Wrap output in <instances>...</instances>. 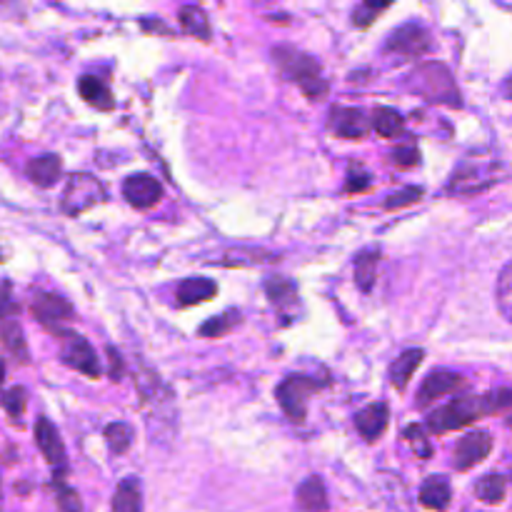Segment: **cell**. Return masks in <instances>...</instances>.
<instances>
[{
  "label": "cell",
  "instance_id": "13",
  "mask_svg": "<svg viewBox=\"0 0 512 512\" xmlns=\"http://www.w3.org/2000/svg\"><path fill=\"white\" fill-rule=\"evenodd\" d=\"M490 450H493V438H490L488 433L478 430V433L465 435V438L458 443V448H455V460H453L455 468L458 470L475 468V465L483 463V460L488 458Z\"/></svg>",
  "mask_w": 512,
  "mask_h": 512
},
{
  "label": "cell",
  "instance_id": "14",
  "mask_svg": "<svg viewBox=\"0 0 512 512\" xmlns=\"http://www.w3.org/2000/svg\"><path fill=\"white\" fill-rule=\"evenodd\" d=\"M458 388H463V375L453 373V370H438V373H430L428 378L423 380V385H420L418 405L420 408H428L430 403L455 393Z\"/></svg>",
  "mask_w": 512,
  "mask_h": 512
},
{
  "label": "cell",
  "instance_id": "42",
  "mask_svg": "<svg viewBox=\"0 0 512 512\" xmlns=\"http://www.w3.org/2000/svg\"><path fill=\"white\" fill-rule=\"evenodd\" d=\"M108 355H110V378L118 380L120 375H123V360H120V355H115L113 348L108 350Z\"/></svg>",
  "mask_w": 512,
  "mask_h": 512
},
{
  "label": "cell",
  "instance_id": "1",
  "mask_svg": "<svg viewBox=\"0 0 512 512\" xmlns=\"http://www.w3.org/2000/svg\"><path fill=\"white\" fill-rule=\"evenodd\" d=\"M410 93L420 95L428 103L448 105V108H463V98H460V90L455 85L453 73L445 68L443 63H423L418 65V70L408 75L405 80Z\"/></svg>",
  "mask_w": 512,
  "mask_h": 512
},
{
  "label": "cell",
  "instance_id": "18",
  "mask_svg": "<svg viewBox=\"0 0 512 512\" xmlns=\"http://www.w3.org/2000/svg\"><path fill=\"white\" fill-rule=\"evenodd\" d=\"M218 295V285L208 278H188L178 285V303L180 305H198L208 303Z\"/></svg>",
  "mask_w": 512,
  "mask_h": 512
},
{
  "label": "cell",
  "instance_id": "17",
  "mask_svg": "<svg viewBox=\"0 0 512 512\" xmlns=\"http://www.w3.org/2000/svg\"><path fill=\"white\" fill-rule=\"evenodd\" d=\"M78 93L80 98H83L85 103L93 105V108L113 110V90H110L103 80L95 78V75H83V78L78 80Z\"/></svg>",
  "mask_w": 512,
  "mask_h": 512
},
{
  "label": "cell",
  "instance_id": "16",
  "mask_svg": "<svg viewBox=\"0 0 512 512\" xmlns=\"http://www.w3.org/2000/svg\"><path fill=\"white\" fill-rule=\"evenodd\" d=\"M388 420H390L388 405L375 403V405H368L363 413H358V418H355V428H358V433L363 435L368 443H375V440L385 433V428H388Z\"/></svg>",
  "mask_w": 512,
  "mask_h": 512
},
{
  "label": "cell",
  "instance_id": "10",
  "mask_svg": "<svg viewBox=\"0 0 512 512\" xmlns=\"http://www.w3.org/2000/svg\"><path fill=\"white\" fill-rule=\"evenodd\" d=\"M265 293H268L270 305H273L275 313H278V318L283 320L285 325L298 315L300 298L293 280L283 278V275H273V278H268V283H265Z\"/></svg>",
  "mask_w": 512,
  "mask_h": 512
},
{
  "label": "cell",
  "instance_id": "41",
  "mask_svg": "<svg viewBox=\"0 0 512 512\" xmlns=\"http://www.w3.org/2000/svg\"><path fill=\"white\" fill-rule=\"evenodd\" d=\"M10 283H3L0 285V323L3 320H10L15 313H18V303L13 300V295H10Z\"/></svg>",
  "mask_w": 512,
  "mask_h": 512
},
{
  "label": "cell",
  "instance_id": "15",
  "mask_svg": "<svg viewBox=\"0 0 512 512\" xmlns=\"http://www.w3.org/2000/svg\"><path fill=\"white\" fill-rule=\"evenodd\" d=\"M35 443H38L43 458L48 460L53 468H58L60 473H63L65 470L63 440H60L58 430H55V425L50 423L48 418H38V423H35Z\"/></svg>",
  "mask_w": 512,
  "mask_h": 512
},
{
  "label": "cell",
  "instance_id": "3",
  "mask_svg": "<svg viewBox=\"0 0 512 512\" xmlns=\"http://www.w3.org/2000/svg\"><path fill=\"white\" fill-rule=\"evenodd\" d=\"M503 175V165L493 158H468L448 180L450 195H478L493 188Z\"/></svg>",
  "mask_w": 512,
  "mask_h": 512
},
{
  "label": "cell",
  "instance_id": "7",
  "mask_svg": "<svg viewBox=\"0 0 512 512\" xmlns=\"http://www.w3.org/2000/svg\"><path fill=\"white\" fill-rule=\"evenodd\" d=\"M385 50L398 55V58L418 60L423 58L425 53L433 50V38H430V33L420 23H405L400 25L398 30L390 33L388 43H385Z\"/></svg>",
  "mask_w": 512,
  "mask_h": 512
},
{
  "label": "cell",
  "instance_id": "21",
  "mask_svg": "<svg viewBox=\"0 0 512 512\" xmlns=\"http://www.w3.org/2000/svg\"><path fill=\"white\" fill-rule=\"evenodd\" d=\"M178 18H180V25H183L185 33H190L193 38L203 40V43H208V40L213 38L208 13H205L203 8H198V5H183Z\"/></svg>",
  "mask_w": 512,
  "mask_h": 512
},
{
  "label": "cell",
  "instance_id": "5",
  "mask_svg": "<svg viewBox=\"0 0 512 512\" xmlns=\"http://www.w3.org/2000/svg\"><path fill=\"white\" fill-rule=\"evenodd\" d=\"M320 388H323V383L308 378V375H288L275 390V398L293 423H303L305 415H308L310 395L318 393Z\"/></svg>",
  "mask_w": 512,
  "mask_h": 512
},
{
  "label": "cell",
  "instance_id": "4",
  "mask_svg": "<svg viewBox=\"0 0 512 512\" xmlns=\"http://www.w3.org/2000/svg\"><path fill=\"white\" fill-rule=\"evenodd\" d=\"M480 415H488V408H485V395L483 398H458L453 403L443 405L435 413L428 415V428L433 433H453V430L465 428L473 420H478Z\"/></svg>",
  "mask_w": 512,
  "mask_h": 512
},
{
  "label": "cell",
  "instance_id": "34",
  "mask_svg": "<svg viewBox=\"0 0 512 512\" xmlns=\"http://www.w3.org/2000/svg\"><path fill=\"white\" fill-rule=\"evenodd\" d=\"M0 405H3V410L10 418L20 420L25 413V405H28V393H25V388H10L8 393L0 398Z\"/></svg>",
  "mask_w": 512,
  "mask_h": 512
},
{
  "label": "cell",
  "instance_id": "23",
  "mask_svg": "<svg viewBox=\"0 0 512 512\" xmlns=\"http://www.w3.org/2000/svg\"><path fill=\"white\" fill-rule=\"evenodd\" d=\"M298 505L305 512H325L328 510V493L320 478H308L298 488Z\"/></svg>",
  "mask_w": 512,
  "mask_h": 512
},
{
  "label": "cell",
  "instance_id": "24",
  "mask_svg": "<svg viewBox=\"0 0 512 512\" xmlns=\"http://www.w3.org/2000/svg\"><path fill=\"white\" fill-rule=\"evenodd\" d=\"M275 260L278 258L263 248H230L223 255V260H220V265H228V268H250V265L275 263Z\"/></svg>",
  "mask_w": 512,
  "mask_h": 512
},
{
  "label": "cell",
  "instance_id": "25",
  "mask_svg": "<svg viewBox=\"0 0 512 512\" xmlns=\"http://www.w3.org/2000/svg\"><path fill=\"white\" fill-rule=\"evenodd\" d=\"M113 512H143V493L138 478H125L113 498Z\"/></svg>",
  "mask_w": 512,
  "mask_h": 512
},
{
  "label": "cell",
  "instance_id": "28",
  "mask_svg": "<svg viewBox=\"0 0 512 512\" xmlns=\"http://www.w3.org/2000/svg\"><path fill=\"white\" fill-rule=\"evenodd\" d=\"M370 123H373V128L378 130V135H383V138H395V135L403 133L405 128L403 115L393 108H378Z\"/></svg>",
  "mask_w": 512,
  "mask_h": 512
},
{
  "label": "cell",
  "instance_id": "36",
  "mask_svg": "<svg viewBox=\"0 0 512 512\" xmlns=\"http://www.w3.org/2000/svg\"><path fill=\"white\" fill-rule=\"evenodd\" d=\"M485 408L488 415H503L512 410V390H495V393L485 395Z\"/></svg>",
  "mask_w": 512,
  "mask_h": 512
},
{
  "label": "cell",
  "instance_id": "40",
  "mask_svg": "<svg viewBox=\"0 0 512 512\" xmlns=\"http://www.w3.org/2000/svg\"><path fill=\"white\" fill-rule=\"evenodd\" d=\"M55 485H58V500H60V508H63V512H80L78 493H73L70 488H65L63 480L60 478H55Z\"/></svg>",
  "mask_w": 512,
  "mask_h": 512
},
{
  "label": "cell",
  "instance_id": "32",
  "mask_svg": "<svg viewBox=\"0 0 512 512\" xmlns=\"http://www.w3.org/2000/svg\"><path fill=\"white\" fill-rule=\"evenodd\" d=\"M498 308L512 323V260L503 268L498 280Z\"/></svg>",
  "mask_w": 512,
  "mask_h": 512
},
{
  "label": "cell",
  "instance_id": "30",
  "mask_svg": "<svg viewBox=\"0 0 512 512\" xmlns=\"http://www.w3.org/2000/svg\"><path fill=\"white\" fill-rule=\"evenodd\" d=\"M505 490H508V483H505L503 475H485L478 483V488H475V493H478V498L483 500V503L498 505L503 503Z\"/></svg>",
  "mask_w": 512,
  "mask_h": 512
},
{
  "label": "cell",
  "instance_id": "39",
  "mask_svg": "<svg viewBox=\"0 0 512 512\" xmlns=\"http://www.w3.org/2000/svg\"><path fill=\"white\" fill-rule=\"evenodd\" d=\"M390 158H393V163L400 165V168H413V165L420 163V150L415 148V145H400V148H395L393 153H390Z\"/></svg>",
  "mask_w": 512,
  "mask_h": 512
},
{
  "label": "cell",
  "instance_id": "9",
  "mask_svg": "<svg viewBox=\"0 0 512 512\" xmlns=\"http://www.w3.org/2000/svg\"><path fill=\"white\" fill-rule=\"evenodd\" d=\"M60 358H63V363L68 365V368L78 370V373L88 375V378H93V380H98L100 373H103V370H100L98 355H95V350L90 348L88 340L78 338V335H73V333L65 338Z\"/></svg>",
  "mask_w": 512,
  "mask_h": 512
},
{
  "label": "cell",
  "instance_id": "8",
  "mask_svg": "<svg viewBox=\"0 0 512 512\" xmlns=\"http://www.w3.org/2000/svg\"><path fill=\"white\" fill-rule=\"evenodd\" d=\"M33 315L38 318V323L43 328H48L50 333L60 335V338H68L70 330L65 325L73 320V305L68 300H63L60 295L53 293H40L33 300Z\"/></svg>",
  "mask_w": 512,
  "mask_h": 512
},
{
  "label": "cell",
  "instance_id": "20",
  "mask_svg": "<svg viewBox=\"0 0 512 512\" xmlns=\"http://www.w3.org/2000/svg\"><path fill=\"white\" fill-rule=\"evenodd\" d=\"M425 353L420 348H413V350H405L403 355H400L398 360H395L393 365H390V383H393L395 390H405L408 388L410 378L415 375V370H418V365L423 363Z\"/></svg>",
  "mask_w": 512,
  "mask_h": 512
},
{
  "label": "cell",
  "instance_id": "6",
  "mask_svg": "<svg viewBox=\"0 0 512 512\" xmlns=\"http://www.w3.org/2000/svg\"><path fill=\"white\" fill-rule=\"evenodd\" d=\"M105 200V188L100 180H95L88 173H73L68 178L63 193V210L68 215H80L85 210L95 208Z\"/></svg>",
  "mask_w": 512,
  "mask_h": 512
},
{
  "label": "cell",
  "instance_id": "31",
  "mask_svg": "<svg viewBox=\"0 0 512 512\" xmlns=\"http://www.w3.org/2000/svg\"><path fill=\"white\" fill-rule=\"evenodd\" d=\"M105 440H108L110 453L123 455L133 445V428L128 423H113L105 428Z\"/></svg>",
  "mask_w": 512,
  "mask_h": 512
},
{
  "label": "cell",
  "instance_id": "11",
  "mask_svg": "<svg viewBox=\"0 0 512 512\" xmlns=\"http://www.w3.org/2000/svg\"><path fill=\"white\" fill-rule=\"evenodd\" d=\"M123 195L133 208L145 210L153 208V205L163 198V185H160L150 173H135L123 183Z\"/></svg>",
  "mask_w": 512,
  "mask_h": 512
},
{
  "label": "cell",
  "instance_id": "38",
  "mask_svg": "<svg viewBox=\"0 0 512 512\" xmlns=\"http://www.w3.org/2000/svg\"><path fill=\"white\" fill-rule=\"evenodd\" d=\"M370 188V175L365 173L363 165H350L348 170V185H345V190L348 193H363V190Z\"/></svg>",
  "mask_w": 512,
  "mask_h": 512
},
{
  "label": "cell",
  "instance_id": "22",
  "mask_svg": "<svg viewBox=\"0 0 512 512\" xmlns=\"http://www.w3.org/2000/svg\"><path fill=\"white\" fill-rule=\"evenodd\" d=\"M450 483L445 478H428L420 490V503L428 510L445 512L450 508Z\"/></svg>",
  "mask_w": 512,
  "mask_h": 512
},
{
  "label": "cell",
  "instance_id": "33",
  "mask_svg": "<svg viewBox=\"0 0 512 512\" xmlns=\"http://www.w3.org/2000/svg\"><path fill=\"white\" fill-rule=\"evenodd\" d=\"M390 8V3H378V0H368V3H360L353 13V23L355 28H370L373 20L378 18L380 13Z\"/></svg>",
  "mask_w": 512,
  "mask_h": 512
},
{
  "label": "cell",
  "instance_id": "26",
  "mask_svg": "<svg viewBox=\"0 0 512 512\" xmlns=\"http://www.w3.org/2000/svg\"><path fill=\"white\" fill-rule=\"evenodd\" d=\"M378 260H380V250L368 248L363 253H358L355 258V278H358V285L363 293H370L375 283V275H378Z\"/></svg>",
  "mask_w": 512,
  "mask_h": 512
},
{
  "label": "cell",
  "instance_id": "35",
  "mask_svg": "<svg viewBox=\"0 0 512 512\" xmlns=\"http://www.w3.org/2000/svg\"><path fill=\"white\" fill-rule=\"evenodd\" d=\"M423 195H425L423 188H418V185H408V188H403V190H400V193L388 195V200H385V208H388V210L405 208V205L418 203V200L423 198Z\"/></svg>",
  "mask_w": 512,
  "mask_h": 512
},
{
  "label": "cell",
  "instance_id": "44",
  "mask_svg": "<svg viewBox=\"0 0 512 512\" xmlns=\"http://www.w3.org/2000/svg\"><path fill=\"white\" fill-rule=\"evenodd\" d=\"M3 380H5V360L0 358V388H3Z\"/></svg>",
  "mask_w": 512,
  "mask_h": 512
},
{
  "label": "cell",
  "instance_id": "19",
  "mask_svg": "<svg viewBox=\"0 0 512 512\" xmlns=\"http://www.w3.org/2000/svg\"><path fill=\"white\" fill-rule=\"evenodd\" d=\"M60 170H63V163H60L58 155H40L28 163V178L38 188H53L60 178Z\"/></svg>",
  "mask_w": 512,
  "mask_h": 512
},
{
  "label": "cell",
  "instance_id": "2",
  "mask_svg": "<svg viewBox=\"0 0 512 512\" xmlns=\"http://www.w3.org/2000/svg\"><path fill=\"white\" fill-rule=\"evenodd\" d=\"M273 58L288 80H293L308 98L318 100L328 95V80L323 78L318 60L295 48H275Z\"/></svg>",
  "mask_w": 512,
  "mask_h": 512
},
{
  "label": "cell",
  "instance_id": "29",
  "mask_svg": "<svg viewBox=\"0 0 512 512\" xmlns=\"http://www.w3.org/2000/svg\"><path fill=\"white\" fill-rule=\"evenodd\" d=\"M238 323H240L238 310H225L223 315H215V318H210L208 323L200 325L198 335L200 338H223V335H228Z\"/></svg>",
  "mask_w": 512,
  "mask_h": 512
},
{
  "label": "cell",
  "instance_id": "43",
  "mask_svg": "<svg viewBox=\"0 0 512 512\" xmlns=\"http://www.w3.org/2000/svg\"><path fill=\"white\" fill-rule=\"evenodd\" d=\"M143 28H145V30H155V33H158V30H160V33L170 35V28H165L163 23H150V18L143 20Z\"/></svg>",
  "mask_w": 512,
  "mask_h": 512
},
{
  "label": "cell",
  "instance_id": "46",
  "mask_svg": "<svg viewBox=\"0 0 512 512\" xmlns=\"http://www.w3.org/2000/svg\"><path fill=\"white\" fill-rule=\"evenodd\" d=\"M0 263H3V250H0Z\"/></svg>",
  "mask_w": 512,
  "mask_h": 512
},
{
  "label": "cell",
  "instance_id": "37",
  "mask_svg": "<svg viewBox=\"0 0 512 512\" xmlns=\"http://www.w3.org/2000/svg\"><path fill=\"white\" fill-rule=\"evenodd\" d=\"M405 440H408L410 448H413L420 458H430V453H433V448H430L428 440H425L423 428H418V425H410V428L405 430Z\"/></svg>",
  "mask_w": 512,
  "mask_h": 512
},
{
  "label": "cell",
  "instance_id": "12",
  "mask_svg": "<svg viewBox=\"0 0 512 512\" xmlns=\"http://www.w3.org/2000/svg\"><path fill=\"white\" fill-rule=\"evenodd\" d=\"M330 130H333L338 138H348V140H360L368 135L370 130V120L365 118L363 110L358 108H343V105H335L330 110Z\"/></svg>",
  "mask_w": 512,
  "mask_h": 512
},
{
  "label": "cell",
  "instance_id": "45",
  "mask_svg": "<svg viewBox=\"0 0 512 512\" xmlns=\"http://www.w3.org/2000/svg\"><path fill=\"white\" fill-rule=\"evenodd\" d=\"M505 95L512 100V75L508 78V83H505Z\"/></svg>",
  "mask_w": 512,
  "mask_h": 512
},
{
  "label": "cell",
  "instance_id": "27",
  "mask_svg": "<svg viewBox=\"0 0 512 512\" xmlns=\"http://www.w3.org/2000/svg\"><path fill=\"white\" fill-rule=\"evenodd\" d=\"M0 340L8 348V353H13L20 363L28 360V348H25V338H23V328H20L18 320H3L0 323Z\"/></svg>",
  "mask_w": 512,
  "mask_h": 512
}]
</instances>
